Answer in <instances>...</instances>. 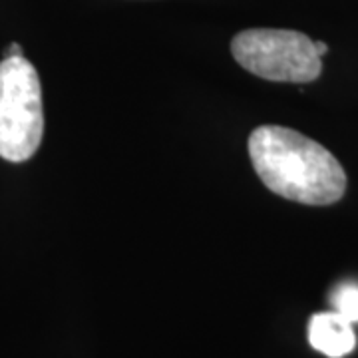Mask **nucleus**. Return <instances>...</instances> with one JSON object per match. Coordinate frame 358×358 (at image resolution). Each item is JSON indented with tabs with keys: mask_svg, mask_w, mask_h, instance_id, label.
Returning <instances> with one entry per match:
<instances>
[{
	"mask_svg": "<svg viewBox=\"0 0 358 358\" xmlns=\"http://www.w3.org/2000/svg\"><path fill=\"white\" fill-rule=\"evenodd\" d=\"M6 58H14V56H22V48H20V44H10L8 48H6V54H4Z\"/></svg>",
	"mask_w": 358,
	"mask_h": 358,
	"instance_id": "nucleus-6",
	"label": "nucleus"
},
{
	"mask_svg": "<svg viewBox=\"0 0 358 358\" xmlns=\"http://www.w3.org/2000/svg\"><path fill=\"white\" fill-rule=\"evenodd\" d=\"M257 176L273 193L305 205L336 203L346 192V173L327 148L307 136L261 126L249 136Z\"/></svg>",
	"mask_w": 358,
	"mask_h": 358,
	"instance_id": "nucleus-1",
	"label": "nucleus"
},
{
	"mask_svg": "<svg viewBox=\"0 0 358 358\" xmlns=\"http://www.w3.org/2000/svg\"><path fill=\"white\" fill-rule=\"evenodd\" d=\"M308 343L329 358H343L357 346L352 322L338 313H319L308 322Z\"/></svg>",
	"mask_w": 358,
	"mask_h": 358,
	"instance_id": "nucleus-4",
	"label": "nucleus"
},
{
	"mask_svg": "<svg viewBox=\"0 0 358 358\" xmlns=\"http://www.w3.org/2000/svg\"><path fill=\"white\" fill-rule=\"evenodd\" d=\"M315 48H317V52H319L320 56H324V54L329 52V46H327L324 42H320V40H317V42H315Z\"/></svg>",
	"mask_w": 358,
	"mask_h": 358,
	"instance_id": "nucleus-7",
	"label": "nucleus"
},
{
	"mask_svg": "<svg viewBox=\"0 0 358 358\" xmlns=\"http://www.w3.org/2000/svg\"><path fill=\"white\" fill-rule=\"evenodd\" d=\"M231 52L247 72L271 82L307 84L322 70L315 42L294 30H243L231 42Z\"/></svg>",
	"mask_w": 358,
	"mask_h": 358,
	"instance_id": "nucleus-3",
	"label": "nucleus"
},
{
	"mask_svg": "<svg viewBox=\"0 0 358 358\" xmlns=\"http://www.w3.org/2000/svg\"><path fill=\"white\" fill-rule=\"evenodd\" d=\"M44 136L42 86L24 56L0 62V157L22 164L38 152Z\"/></svg>",
	"mask_w": 358,
	"mask_h": 358,
	"instance_id": "nucleus-2",
	"label": "nucleus"
},
{
	"mask_svg": "<svg viewBox=\"0 0 358 358\" xmlns=\"http://www.w3.org/2000/svg\"><path fill=\"white\" fill-rule=\"evenodd\" d=\"M334 313L345 317L350 322H358V287L357 285H341L333 293Z\"/></svg>",
	"mask_w": 358,
	"mask_h": 358,
	"instance_id": "nucleus-5",
	"label": "nucleus"
}]
</instances>
